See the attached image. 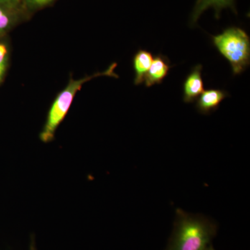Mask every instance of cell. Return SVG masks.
Masks as SVG:
<instances>
[{
    "mask_svg": "<svg viewBox=\"0 0 250 250\" xmlns=\"http://www.w3.org/2000/svg\"><path fill=\"white\" fill-rule=\"evenodd\" d=\"M26 14L21 1H0V38L6 35Z\"/></svg>",
    "mask_w": 250,
    "mask_h": 250,
    "instance_id": "cell-4",
    "label": "cell"
},
{
    "mask_svg": "<svg viewBox=\"0 0 250 250\" xmlns=\"http://www.w3.org/2000/svg\"><path fill=\"white\" fill-rule=\"evenodd\" d=\"M212 42L219 53L228 61L233 75H241L250 63V39L246 31L231 27L212 36Z\"/></svg>",
    "mask_w": 250,
    "mask_h": 250,
    "instance_id": "cell-3",
    "label": "cell"
},
{
    "mask_svg": "<svg viewBox=\"0 0 250 250\" xmlns=\"http://www.w3.org/2000/svg\"><path fill=\"white\" fill-rule=\"evenodd\" d=\"M152 53L145 49H139L133 59V67L135 72L134 84L138 85L144 83L145 78L152 64Z\"/></svg>",
    "mask_w": 250,
    "mask_h": 250,
    "instance_id": "cell-9",
    "label": "cell"
},
{
    "mask_svg": "<svg viewBox=\"0 0 250 250\" xmlns=\"http://www.w3.org/2000/svg\"><path fill=\"white\" fill-rule=\"evenodd\" d=\"M206 250H215L214 248H213V246H212V245H210L208 247V248H207Z\"/></svg>",
    "mask_w": 250,
    "mask_h": 250,
    "instance_id": "cell-14",
    "label": "cell"
},
{
    "mask_svg": "<svg viewBox=\"0 0 250 250\" xmlns=\"http://www.w3.org/2000/svg\"><path fill=\"white\" fill-rule=\"evenodd\" d=\"M55 0H21L27 14L39 11L52 4Z\"/></svg>",
    "mask_w": 250,
    "mask_h": 250,
    "instance_id": "cell-10",
    "label": "cell"
},
{
    "mask_svg": "<svg viewBox=\"0 0 250 250\" xmlns=\"http://www.w3.org/2000/svg\"><path fill=\"white\" fill-rule=\"evenodd\" d=\"M209 8L214 9L215 16L217 19L220 18L221 11L228 8L237 14L235 0H197L190 15V26H195L202 14Z\"/></svg>",
    "mask_w": 250,
    "mask_h": 250,
    "instance_id": "cell-6",
    "label": "cell"
},
{
    "mask_svg": "<svg viewBox=\"0 0 250 250\" xmlns=\"http://www.w3.org/2000/svg\"><path fill=\"white\" fill-rule=\"evenodd\" d=\"M202 65H195L188 75L184 82L183 100L184 103H192L205 91L203 78H202Z\"/></svg>",
    "mask_w": 250,
    "mask_h": 250,
    "instance_id": "cell-5",
    "label": "cell"
},
{
    "mask_svg": "<svg viewBox=\"0 0 250 250\" xmlns=\"http://www.w3.org/2000/svg\"><path fill=\"white\" fill-rule=\"evenodd\" d=\"M117 65L116 62H113L104 71L97 72L93 75L85 76L78 80L70 79L66 86L57 95L51 105L45 125L40 133V139L42 142L47 143L53 141L56 131L61 123L65 119L71 107L74 99L77 93L82 89L83 85L95 77L108 76L118 78V75L115 73Z\"/></svg>",
    "mask_w": 250,
    "mask_h": 250,
    "instance_id": "cell-2",
    "label": "cell"
},
{
    "mask_svg": "<svg viewBox=\"0 0 250 250\" xmlns=\"http://www.w3.org/2000/svg\"><path fill=\"white\" fill-rule=\"evenodd\" d=\"M21 1V0H0V1Z\"/></svg>",
    "mask_w": 250,
    "mask_h": 250,
    "instance_id": "cell-13",
    "label": "cell"
},
{
    "mask_svg": "<svg viewBox=\"0 0 250 250\" xmlns=\"http://www.w3.org/2000/svg\"><path fill=\"white\" fill-rule=\"evenodd\" d=\"M168 58L162 54H157L153 59L151 66L148 70L144 83L146 87L149 88L155 84H161L163 81L165 80L171 67Z\"/></svg>",
    "mask_w": 250,
    "mask_h": 250,
    "instance_id": "cell-7",
    "label": "cell"
},
{
    "mask_svg": "<svg viewBox=\"0 0 250 250\" xmlns=\"http://www.w3.org/2000/svg\"><path fill=\"white\" fill-rule=\"evenodd\" d=\"M228 96V92L224 90L210 88L205 90L197 100V111L202 114H210L218 109L222 102Z\"/></svg>",
    "mask_w": 250,
    "mask_h": 250,
    "instance_id": "cell-8",
    "label": "cell"
},
{
    "mask_svg": "<svg viewBox=\"0 0 250 250\" xmlns=\"http://www.w3.org/2000/svg\"><path fill=\"white\" fill-rule=\"evenodd\" d=\"M29 250H37L36 247L35 236L34 234L31 235L30 246Z\"/></svg>",
    "mask_w": 250,
    "mask_h": 250,
    "instance_id": "cell-12",
    "label": "cell"
},
{
    "mask_svg": "<svg viewBox=\"0 0 250 250\" xmlns=\"http://www.w3.org/2000/svg\"><path fill=\"white\" fill-rule=\"evenodd\" d=\"M217 231L218 225L211 219L177 208L165 250H206L211 245Z\"/></svg>",
    "mask_w": 250,
    "mask_h": 250,
    "instance_id": "cell-1",
    "label": "cell"
},
{
    "mask_svg": "<svg viewBox=\"0 0 250 250\" xmlns=\"http://www.w3.org/2000/svg\"><path fill=\"white\" fill-rule=\"evenodd\" d=\"M9 62V48L4 42H0V83L4 80Z\"/></svg>",
    "mask_w": 250,
    "mask_h": 250,
    "instance_id": "cell-11",
    "label": "cell"
}]
</instances>
